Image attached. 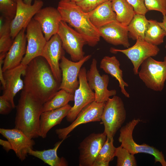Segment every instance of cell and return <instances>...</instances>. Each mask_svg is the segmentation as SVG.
Returning a JSON list of instances; mask_svg holds the SVG:
<instances>
[{"instance_id": "cell-1", "label": "cell", "mask_w": 166, "mask_h": 166, "mask_svg": "<svg viewBox=\"0 0 166 166\" xmlns=\"http://www.w3.org/2000/svg\"><path fill=\"white\" fill-rule=\"evenodd\" d=\"M24 76L23 90L43 104L50 100L59 90L60 83L42 56L34 58L27 65Z\"/></svg>"}, {"instance_id": "cell-2", "label": "cell", "mask_w": 166, "mask_h": 166, "mask_svg": "<svg viewBox=\"0 0 166 166\" xmlns=\"http://www.w3.org/2000/svg\"><path fill=\"white\" fill-rule=\"evenodd\" d=\"M43 104L22 90L16 106L15 128L31 139L40 136V118Z\"/></svg>"}, {"instance_id": "cell-3", "label": "cell", "mask_w": 166, "mask_h": 166, "mask_svg": "<svg viewBox=\"0 0 166 166\" xmlns=\"http://www.w3.org/2000/svg\"><path fill=\"white\" fill-rule=\"evenodd\" d=\"M57 9L62 20L74 28L86 39L90 46H96L101 36L98 28L91 22L88 12L84 11L76 3L60 0Z\"/></svg>"}, {"instance_id": "cell-4", "label": "cell", "mask_w": 166, "mask_h": 166, "mask_svg": "<svg viewBox=\"0 0 166 166\" xmlns=\"http://www.w3.org/2000/svg\"><path fill=\"white\" fill-rule=\"evenodd\" d=\"M126 118V112L121 98L116 95L109 98L105 102L101 117L107 137L113 138Z\"/></svg>"}, {"instance_id": "cell-5", "label": "cell", "mask_w": 166, "mask_h": 166, "mask_svg": "<svg viewBox=\"0 0 166 166\" xmlns=\"http://www.w3.org/2000/svg\"><path fill=\"white\" fill-rule=\"evenodd\" d=\"M140 121L139 118L134 119L121 128L118 140L121 143V145L134 155L143 153L152 155L154 157L155 163L159 162L162 166H166V161L162 152L146 144H139L134 140L132 136L133 130Z\"/></svg>"}, {"instance_id": "cell-6", "label": "cell", "mask_w": 166, "mask_h": 166, "mask_svg": "<svg viewBox=\"0 0 166 166\" xmlns=\"http://www.w3.org/2000/svg\"><path fill=\"white\" fill-rule=\"evenodd\" d=\"M140 66L138 74L145 85L154 91H162L166 80V56L162 61H156L150 57L144 61Z\"/></svg>"}, {"instance_id": "cell-7", "label": "cell", "mask_w": 166, "mask_h": 166, "mask_svg": "<svg viewBox=\"0 0 166 166\" xmlns=\"http://www.w3.org/2000/svg\"><path fill=\"white\" fill-rule=\"evenodd\" d=\"M57 34L63 49L69 54L72 61H78L84 57L83 48L87 42L81 34L62 20L60 23Z\"/></svg>"}, {"instance_id": "cell-8", "label": "cell", "mask_w": 166, "mask_h": 166, "mask_svg": "<svg viewBox=\"0 0 166 166\" xmlns=\"http://www.w3.org/2000/svg\"><path fill=\"white\" fill-rule=\"evenodd\" d=\"M26 30V50L21 63L26 65L34 58L41 56L47 41L39 24L33 18Z\"/></svg>"}, {"instance_id": "cell-9", "label": "cell", "mask_w": 166, "mask_h": 166, "mask_svg": "<svg viewBox=\"0 0 166 166\" xmlns=\"http://www.w3.org/2000/svg\"><path fill=\"white\" fill-rule=\"evenodd\" d=\"M160 50L157 46L142 40H136L134 45L125 49H119L113 47L110 49L112 53H121L130 60L133 66V71L135 75L138 74L139 68L144 61L150 57L156 56Z\"/></svg>"}, {"instance_id": "cell-10", "label": "cell", "mask_w": 166, "mask_h": 166, "mask_svg": "<svg viewBox=\"0 0 166 166\" xmlns=\"http://www.w3.org/2000/svg\"><path fill=\"white\" fill-rule=\"evenodd\" d=\"M85 67L81 68L78 75L79 85L74 93V104L66 117L68 122H72L85 107L95 101V94L88 85Z\"/></svg>"}, {"instance_id": "cell-11", "label": "cell", "mask_w": 166, "mask_h": 166, "mask_svg": "<svg viewBox=\"0 0 166 166\" xmlns=\"http://www.w3.org/2000/svg\"><path fill=\"white\" fill-rule=\"evenodd\" d=\"M91 55L85 56L78 61L69 60L64 55L60 63L62 79L59 89H62L74 94L79 84L78 75L82 65L91 57Z\"/></svg>"}, {"instance_id": "cell-12", "label": "cell", "mask_w": 166, "mask_h": 166, "mask_svg": "<svg viewBox=\"0 0 166 166\" xmlns=\"http://www.w3.org/2000/svg\"><path fill=\"white\" fill-rule=\"evenodd\" d=\"M97 61L93 58L90 69L86 73V78L90 89L94 91L95 101L98 103H105L110 97L116 95V90H109L108 86L109 77L107 75H101L97 67Z\"/></svg>"}, {"instance_id": "cell-13", "label": "cell", "mask_w": 166, "mask_h": 166, "mask_svg": "<svg viewBox=\"0 0 166 166\" xmlns=\"http://www.w3.org/2000/svg\"><path fill=\"white\" fill-rule=\"evenodd\" d=\"M105 104V102L98 103L94 101L87 105L80 112L76 119L70 125L56 130L58 138L65 140L71 132L81 124L100 121Z\"/></svg>"}, {"instance_id": "cell-14", "label": "cell", "mask_w": 166, "mask_h": 166, "mask_svg": "<svg viewBox=\"0 0 166 166\" xmlns=\"http://www.w3.org/2000/svg\"><path fill=\"white\" fill-rule=\"evenodd\" d=\"M107 139L106 133H92L80 143L79 163L80 166H93L101 149Z\"/></svg>"}, {"instance_id": "cell-15", "label": "cell", "mask_w": 166, "mask_h": 166, "mask_svg": "<svg viewBox=\"0 0 166 166\" xmlns=\"http://www.w3.org/2000/svg\"><path fill=\"white\" fill-rule=\"evenodd\" d=\"M17 10L10 24L11 36L14 39L19 32L26 28L35 15L42 8V0H34L33 4L25 3L23 0H17Z\"/></svg>"}, {"instance_id": "cell-16", "label": "cell", "mask_w": 166, "mask_h": 166, "mask_svg": "<svg viewBox=\"0 0 166 166\" xmlns=\"http://www.w3.org/2000/svg\"><path fill=\"white\" fill-rule=\"evenodd\" d=\"M63 49L61 39L57 34L47 41L41 55L47 62L57 80L60 83L62 74L59 61L64 56Z\"/></svg>"}, {"instance_id": "cell-17", "label": "cell", "mask_w": 166, "mask_h": 166, "mask_svg": "<svg viewBox=\"0 0 166 166\" xmlns=\"http://www.w3.org/2000/svg\"><path fill=\"white\" fill-rule=\"evenodd\" d=\"M0 133L11 143L12 150L21 161L26 158L30 149H33L35 144L33 140L20 130L15 128H0Z\"/></svg>"}, {"instance_id": "cell-18", "label": "cell", "mask_w": 166, "mask_h": 166, "mask_svg": "<svg viewBox=\"0 0 166 166\" xmlns=\"http://www.w3.org/2000/svg\"><path fill=\"white\" fill-rule=\"evenodd\" d=\"M33 18L39 24L47 41L57 34L62 20L57 8L52 6L42 8L35 15Z\"/></svg>"}, {"instance_id": "cell-19", "label": "cell", "mask_w": 166, "mask_h": 166, "mask_svg": "<svg viewBox=\"0 0 166 166\" xmlns=\"http://www.w3.org/2000/svg\"><path fill=\"white\" fill-rule=\"evenodd\" d=\"M27 65L21 63L18 66L3 72L5 86L2 95L11 103L14 109L15 107L14 97L24 87V81L21 76H24Z\"/></svg>"}, {"instance_id": "cell-20", "label": "cell", "mask_w": 166, "mask_h": 166, "mask_svg": "<svg viewBox=\"0 0 166 166\" xmlns=\"http://www.w3.org/2000/svg\"><path fill=\"white\" fill-rule=\"evenodd\" d=\"M26 29H22L16 35L6 53L2 66L3 72L14 68L21 63L26 50Z\"/></svg>"}, {"instance_id": "cell-21", "label": "cell", "mask_w": 166, "mask_h": 166, "mask_svg": "<svg viewBox=\"0 0 166 166\" xmlns=\"http://www.w3.org/2000/svg\"><path fill=\"white\" fill-rule=\"evenodd\" d=\"M101 37L112 45H121L128 48L130 45L128 40L127 26L115 21L98 28Z\"/></svg>"}, {"instance_id": "cell-22", "label": "cell", "mask_w": 166, "mask_h": 166, "mask_svg": "<svg viewBox=\"0 0 166 166\" xmlns=\"http://www.w3.org/2000/svg\"><path fill=\"white\" fill-rule=\"evenodd\" d=\"M71 107L68 104L58 109L43 112L40 118V136L43 138H46L49 131L53 127L60 124L66 117Z\"/></svg>"}, {"instance_id": "cell-23", "label": "cell", "mask_w": 166, "mask_h": 166, "mask_svg": "<svg viewBox=\"0 0 166 166\" xmlns=\"http://www.w3.org/2000/svg\"><path fill=\"white\" fill-rule=\"evenodd\" d=\"M88 14L91 23L98 29L117 21L116 14L112 9L111 1L103 3Z\"/></svg>"}, {"instance_id": "cell-24", "label": "cell", "mask_w": 166, "mask_h": 166, "mask_svg": "<svg viewBox=\"0 0 166 166\" xmlns=\"http://www.w3.org/2000/svg\"><path fill=\"white\" fill-rule=\"evenodd\" d=\"M120 65L119 61L115 56H105L101 61L100 67L118 81L121 92L125 97L129 98V94L125 89V87H128V85L123 80V71L120 68Z\"/></svg>"}, {"instance_id": "cell-25", "label": "cell", "mask_w": 166, "mask_h": 166, "mask_svg": "<svg viewBox=\"0 0 166 166\" xmlns=\"http://www.w3.org/2000/svg\"><path fill=\"white\" fill-rule=\"evenodd\" d=\"M64 140L57 142L53 148L43 150H34L30 148L28 151L29 155L37 158L45 163L51 166H66L68 163L63 157H58L57 151L59 146Z\"/></svg>"}, {"instance_id": "cell-26", "label": "cell", "mask_w": 166, "mask_h": 166, "mask_svg": "<svg viewBox=\"0 0 166 166\" xmlns=\"http://www.w3.org/2000/svg\"><path fill=\"white\" fill-rule=\"evenodd\" d=\"M112 7L116 15L117 21L127 26L135 13L133 7L127 0H112Z\"/></svg>"}, {"instance_id": "cell-27", "label": "cell", "mask_w": 166, "mask_h": 166, "mask_svg": "<svg viewBox=\"0 0 166 166\" xmlns=\"http://www.w3.org/2000/svg\"><path fill=\"white\" fill-rule=\"evenodd\" d=\"M149 24V21L145 15L135 14L127 26L128 37L133 40H144Z\"/></svg>"}, {"instance_id": "cell-28", "label": "cell", "mask_w": 166, "mask_h": 166, "mask_svg": "<svg viewBox=\"0 0 166 166\" xmlns=\"http://www.w3.org/2000/svg\"><path fill=\"white\" fill-rule=\"evenodd\" d=\"M74 94L61 89L58 91L49 100L43 104V111L58 109L67 105L74 101Z\"/></svg>"}, {"instance_id": "cell-29", "label": "cell", "mask_w": 166, "mask_h": 166, "mask_svg": "<svg viewBox=\"0 0 166 166\" xmlns=\"http://www.w3.org/2000/svg\"><path fill=\"white\" fill-rule=\"evenodd\" d=\"M113 138L107 139L101 149L93 166H108L115 156L116 148L113 145Z\"/></svg>"}, {"instance_id": "cell-30", "label": "cell", "mask_w": 166, "mask_h": 166, "mask_svg": "<svg viewBox=\"0 0 166 166\" xmlns=\"http://www.w3.org/2000/svg\"><path fill=\"white\" fill-rule=\"evenodd\" d=\"M11 21L0 16V54H6L13 44L14 39L10 35Z\"/></svg>"}, {"instance_id": "cell-31", "label": "cell", "mask_w": 166, "mask_h": 166, "mask_svg": "<svg viewBox=\"0 0 166 166\" xmlns=\"http://www.w3.org/2000/svg\"><path fill=\"white\" fill-rule=\"evenodd\" d=\"M149 25L145 34L144 40L152 45L157 46L162 44L166 36L165 32L156 20H149Z\"/></svg>"}, {"instance_id": "cell-32", "label": "cell", "mask_w": 166, "mask_h": 166, "mask_svg": "<svg viewBox=\"0 0 166 166\" xmlns=\"http://www.w3.org/2000/svg\"><path fill=\"white\" fill-rule=\"evenodd\" d=\"M115 156L117 157V166H137L134 155L130 153L121 145L116 148Z\"/></svg>"}, {"instance_id": "cell-33", "label": "cell", "mask_w": 166, "mask_h": 166, "mask_svg": "<svg viewBox=\"0 0 166 166\" xmlns=\"http://www.w3.org/2000/svg\"><path fill=\"white\" fill-rule=\"evenodd\" d=\"M17 10L16 2L13 0H0V12L1 15L12 20Z\"/></svg>"}, {"instance_id": "cell-34", "label": "cell", "mask_w": 166, "mask_h": 166, "mask_svg": "<svg viewBox=\"0 0 166 166\" xmlns=\"http://www.w3.org/2000/svg\"><path fill=\"white\" fill-rule=\"evenodd\" d=\"M144 2L148 11H157L166 16V0H144Z\"/></svg>"}, {"instance_id": "cell-35", "label": "cell", "mask_w": 166, "mask_h": 166, "mask_svg": "<svg viewBox=\"0 0 166 166\" xmlns=\"http://www.w3.org/2000/svg\"><path fill=\"white\" fill-rule=\"evenodd\" d=\"M112 0H83L76 4L84 11L88 12L103 3Z\"/></svg>"}, {"instance_id": "cell-36", "label": "cell", "mask_w": 166, "mask_h": 166, "mask_svg": "<svg viewBox=\"0 0 166 166\" xmlns=\"http://www.w3.org/2000/svg\"><path fill=\"white\" fill-rule=\"evenodd\" d=\"M133 7L135 14L145 15L148 11L144 4V0H127Z\"/></svg>"}, {"instance_id": "cell-37", "label": "cell", "mask_w": 166, "mask_h": 166, "mask_svg": "<svg viewBox=\"0 0 166 166\" xmlns=\"http://www.w3.org/2000/svg\"><path fill=\"white\" fill-rule=\"evenodd\" d=\"M14 108L10 102L2 95L0 96V113L9 114Z\"/></svg>"}, {"instance_id": "cell-38", "label": "cell", "mask_w": 166, "mask_h": 166, "mask_svg": "<svg viewBox=\"0 0 166 166\" xmlns=\"http://www.w3.org/2000/svg\"><path fill=\"white\" fill-rule=\"evenodd\" d=\"M0 144L2 146L3 148L7 152L11 150H12V147L10 142L7 140L0 139Z\"/></svg>"}, {"instance_id": "cell-39", "label": "cell", "mask_w": 166, "mask_h": 166, "mask_svg": "<svg viewBox=\"0 0 166 166\" xmlns=\"http://www.w3.org/2000/svg\"><path fill=\"white\" fill-rule=\"evenodd\" d=\"M158 23L165 32L166 36V16H163V21L158 22Z\"/></svg>"}, {"instance_id": "cell-40", "label": "cell", "mask_w": 166, "mask_h": 166, "mask_svg": "<svg viewBox=\"0 0 166 166\" xmlns=\"http://www.w3.org/2000/svg\"><path fill=\"white\" fill-rule=\"evenodd\" d=\"M14 1L16 2L17 0H13ZM24 2L27 4H32V2L33 0H23Z\"/></svg>"}, {"instance_id": "cell-41", "label": "cell", "mask_w": 166, "mask_h": 166, "mask_svg": "<svg viewBox=\"0 0 166 166\" xmlns=\"http://www.w3.org/2000/svg\"><path fill=\"white\" fill-rule=\"evenodd\" d=\"M61 0L65 1H71V2H75V3H77L83 0Z\"/></svg>"}, {"instance_id": "cell-42", "label": "cell", "mask_w": 166, "mask_h": 166, "mask_svg": "<svg viewBox=\"0 0 166 166\" xmlns=\"http://www.w3.org/2000/svg\"><path fill=\"white\" fill-rule=\"evenodd\" d=\"M165 49H166V45H165Z\"/></svg>"}]
</instances>
